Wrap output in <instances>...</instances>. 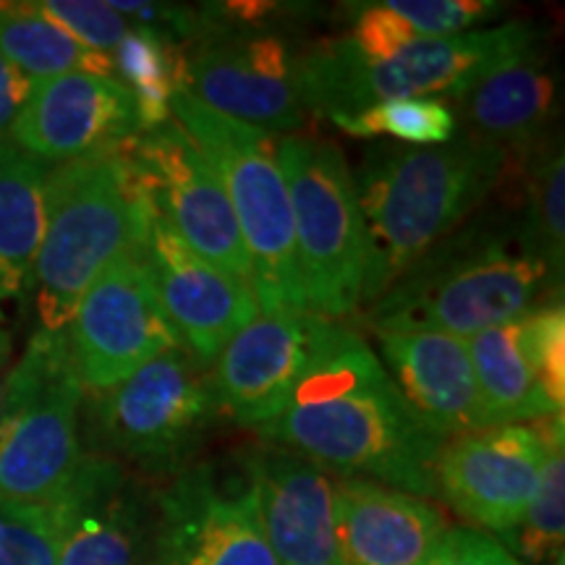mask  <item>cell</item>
Returning a JSON list of instances; mask_svg holds the SVG:
<instances>
[{"instance_id": "cell-9", "label": "cell", "mask_w": 565, "mask_h": 565, "mask_svg": "<svg viewBox=\"0 0 565 565\" xmlns=\"http://www.w3.org/2000/svg\"><path fill=\"white\" fill-rule=\"evenodd\" d=\"M84 395L66 330H34L3 383L0 494L51 503L63 490L84 456Z\"/></svg>"}, {"instance_id": "cell-35", "label": "cell", "mask_w": 565, "mask_h": 565, "mask_svg": "<svg viewBox=\"0 0 565 565\" xmlns=\"http://www.w3.org/2000/svg\"><path fill=\"white\" fill-rule=\"evenodd\" d=\"M424 565H526L503 542L475 526H448Z\"/></svg>"}, {"instance_id": "cell-12", "label": "cell", "mask_w": 565, "mask_h": 565, "mask_svg": "<svg viewBox=\"0 0 565 565\" xmlns=\"http://www.w3.org/2000/svg\"><path fill=\"white\" fill-rule=\"evenodd\" d=\"M563 427L561 412L534 424H505L450 437L435 466L437 498L479 532L511 536L540 484L550 437Z\"/></svg>"}, {"instance_id": "cell-36", "label": "cell", "mask_w": 565, "mask_h": 565, "mask_svg": "<svg viewBox=\"0 0 565 565\" xmlns=\"http://www.w3.org/2000/svg\"><path fill=\"white\" fill-rule=\"evenodd\" d=\"M30 76L21 74L17 66H11V63L0 55V139H6V134L11 131L21 105L30 97Z\"/></svg>"}, {"instance_id": "cell-34", "label": "cell", "mask_w": 565, "mask_h": 565, "mask_svg": "<svg viewBox=\"0 0 565 565\" xmlns=\"http://www.w3.org/2000/svg\"><path fill=\"white\" fill-rule=\"evenodd\" d=\"M351 51L364 63H380L404 51L408 42L419 40L398 13L387 9V3L359 6L356 24L345 34Z\"/></svg>"}, {"instance_id": "cell-1", "label": "cell", "mask_w": 565, "mask_h": 565, "mask_svg": "<svg viewBox=\"0 0 565 565\" xmlns=\"http://www.w3.org/2000/svg\"><path fill=\"white\" fill-rule=\"evenodd\" d=\"M254 433L324 471L437 498L435 466L445 440L416 416L372 345L345 322L324 320L286 406Z\"/></svg>"}, {"instance_id": "cell-16", "label": "cell", "mask_w": 565, "mask_h": 565, "mask_svg": "<svg viewBox=\"0 0 565 565\" xmlns=\"http://www.w3.org/2000/svg\"><path fill=\"white\" fill-rule=\"evenodd\" d=\"M9 134L32 158L61 166L121 147L141 131L131 92L116 76L61 74L32 82Z\"/></svg>"}, {"instance_id": "cell-3", "label": "cell", "mask_w": 565, "mask_h": 565, "mask_svg": "<svg viewBox=\"0 0 565 565\" xmlns=\"http://www.w3.org/2000/svg\"><path fill=\"white\" fill-rule=\"evenodd\" d=\"M545 288L563 286L529 252L519 225H469L362 309L372 333H443L469 341L532 312Z\"/></svg>"}, {"instance_id": "cell-17", "label": "cell", "mask_w": 565, "mask_h": 565, "mask_svg": "<svg viewBox=\"0 0 565 565\" xmlns=\"http://www.w3.org/2000/svg\"><path fill=\"white\" fill-rule=\"evenodd\" d=\"M324 320L309 312L259 315L210 364L223 416L257 429L275 419L307 370Z\"/></svg>"}, {"instance_id": "cell-6", "label": "cell", "mask_w": 565, "mask_h": 565, "mask_svg": "<svg viewBox=\"0 0 565 565\" xmlns=\"http://www.w3.org/2000/svg\"><path fill=\"white\" fill-rule=\"evenodd\" d=\"M171 116L215 168L236 215L252 265V291L259 312H307L296 265L294 212L280 166L278 134L212 113L179 92Z\"/></svg>"}, {"instance_id": "cell-21", "label": "cell", "mask_w": 565, "mask_h": 565, "mask_svg": "<svg viewBox=\"0 0 565 565\" xmlns=\"http://www.w3.org/2000/svg\"><path fill=\"white\" fill-rule=\"evenodd\" d=\"M380 362L416 416L440 435L477 433L484 427L469 345L443 333H374Z\"/></svg>"}, {"instance_id": "cell-31", "label": "cell", "mask_w": 565, "mask_h": 565, "mask_svg": "<svg viewBox=\"0 0 565 565\" xmlns=\"http://www.w3.org/2000/svg\"><path fill=\"white\" fill-rule=\"evenodd\" d=\"M524 349L536 383L555 408L565 406V307L563 301H547L521 317Z\"/></svg>"}, {"instance_id": "cell-10", "label": "cell", "mask_w": 565, "mask_h": 565, "mask_svg": "<svg viewBox=\"0 0 565 565\" xmlns=\"http://www.w3.org/2000/svg\"><path fill=\"white\" fill-rule=\"evenodd\" d=\"M66 338L84 393L108 391L181 345L154 288L147 249L113 259L89 282Z\"/></svg>"}, {"instance_id": "cell-38", "label": "cell", "mask_w": 565, "mask_h": 565, "mask_svg": "<svg viewBox=\"0 0 565 565\" xmlns=\"http://www.w3.org/2000/svg\"><path fill=\"white\" fill-rule=\"evenodd\" d=\"M141 565H166V563H162V557L158 555V550H154V553H152L150 557H147V561L141 563Z\"/></svg>"}, {"instance_id": "cell-14", "label": "cell", "mask_w": 565, "mask_h": 565, "mask_svg": "<svg viewBox=\"0 0 565 565\" xmlns=\"http://www.w3.org/2000/svg\"><path fill=\"white\" fill-rule=\"evenodd\" d=\"M45 505L58 526V565H141L154 553V487L116 458L84 450Z\"/></svg>"}, {"instance_id": "cell-15", "label": "cell", "mask_w": 565, "mask_h": 565, "mask_svg": "<svg viewBox=\"0 0 565 565\" xmlns=\"http://www.w3.org/2000/svg\"><path fill=\"white\" fill-rule=\"evenodd\" d=\"M154 500V550L166 565H278L244 471L225 477L210 463L186 466Z\"/></svg>"}, {"instance_id": "cell-22", "label": "cell", "mask_w": 565, "mask_h": 565, "mask_svg": "<svg viewBox=\"0 0 565 565\" xmlns=\"http://www.w3.org/2000/svg\"><path fill=\"white\" fill-rule=\"evenodd\" d=\"M557 100V74L547 66L540 47L492 71L475 89L466 92L461 100H456V118H463V131L492 141L508 160L526 158L550 137Z\"/></svg>"}, {"instance_id": "cell-7", "label": "cell", "mask_w": 565, "mask_h": 565, "mask_svg": "<svg viewBox=\"0 0 565 565\" xmlns=\"http://www.w3.org/2000/svg\"><path fill=\"white\" fill-rule=\"evenodd\" d=\"M82 414L92 454L116 458L145 479H173L221 408L210 366L175 345L124 383L84 395Z\"/></svg>"}, {"instance_id": "cell-24", "label": "cell", "mask_w": 565, "mask_h": 565, "mask_svg": "<svg viewBox=\"0 0 565 565\" xmlns=\"http://www.w3.org/2000/svg\"><path fill=\"white\" fill-rule=\"evenodd\" d=\"M475 370L484 427L526 424L561 414L542 393L524 349L521 317L466 341Z\"/></svg>"}, {"instance_id": "cell-23", "label": "cell", "mask_w": 565, "mask_h": 565, "mask_svg": "<svg viewBox=\"0 0 565 565\" xmlns=\"http://www.w3.org/2000/svg\"><path fill=\"white\" fill-rule=\"evenodd\" d=\"M51 166L11 139H0V294L17 301L32 291L45 236V179Z\"/></svg>"}, {"instance_id": "cell-5", "label": "cell", "mask_w": 565, "mask_h": 565, "mask_svg": "<svg viewBox=\"0 0 565 565\" xmlns=\"http://www.w3.org/2000/svg\"><path fill=\"white\" fill-rule=\"evenodd\" d=\"M540 40L532 21H508L454 38H419L393 58L364 63L349 40L333 38L296 55V74L309 116L349 118L398 97L461 100L492 71L540 51Z\"/></svg>"}, {"instance_id": "cell-27", "label": "cell", "mask_w": 565, "mask_h": 565, "mask_svg": "<svg viewBox=\"0 0 565 565\" xmlns=\"http://www.w3.org/2000/svg\"><path fill=\"white\" fill-rule=\"evenodd\" d=\"M113 74L131 92L139 131L171 121L173 97L183 87L181 47L147 26H131L110 55Z\"/></svg>"}, {"instance_id": "cell-19", "label": "cell", "mask_w": 565, "mask_h": 565, "mask_svg": "<svg viewBox=\"0 0 565 565\" xmlns=\"http://www.w3.org/2000/svg\"><path fill=\"white\" fill-rule=\"evenodd\" d=\"M160 303L175 335L196 362L210 366L233 335L257 320L259 303L249 282L212 267L166 223L154 221L147 242Z\"/></svg>"}, {"instance_id": "cell-37", "label": "cell", "mask_w": 565, "mask_h": 565, "mask_svg": "<svg viewBox=\"0 0 565 565\" xmlns=\"http://www.w3.org/2000/svg\"><path fill=\"white\" fill-rule=\"evenodd\" d=\"M3 294H0V366L6 364V359H9V351H11V335H9V328H6V312H3Z\"/></svg>"}, {"instance_id": "cell-20", "label": "cell", "mask_w": 565, "mask_h": 565, "mask_svg": "<svg viewBox=\"0 0 565 565\" xmlns=\"http://www.w3.org/2000/svg\"><path fill=\"white\" fill-rule=\"evenodd\" d=\"M333 519L343 565H424L448 532L433 500L356 477L333 479Z\"/></svg>"}, {"instance_id": "cell-26", "label": "cell", "mask_w": 565, "mask_h": 565, "mask_svg": "<svg viewBox=\"0 0 565 565\" xmlns=\"http://www.w3.org/2000/svg\"><path fill=\"white\" fill-rule=\"evenodd\" d=\"M519 162L524 183V217L519 233L536 259H542L555 282L565 267V160L563 141L547 137Z\"/></svg>"}, {"instance_id": "cell-18", "label": "cell", "mask_w": 565, "mask_h": 565, "mask_svg": "<svg viewBox=\"0 0 565 565\" xmlns=\"http://www.w3.org/2000/svg\"><path fill=\"white\" fill-rule=\"evenodd\" d=\"M259 524L278 565H343L335 542L333 477L307 456L257 445L242 458Z\"/></svg>"}, {"instance_id": "cell-28", "label": "cell", "mask_w": 565, "mask_h": 565, "mask_svg": "<svg viewBox=\"0 0 565 565\" xmlns=\"http://www.w3.org/2000/svg\"><path fill=\"white\" fill-rule=\"evenodd\" d=\"M565 433H555L547 443V456L540 471V484L524 521L511 536L508 550L532 563H555L565 542Z\"/></svg>"}, {"instance_id": "cell-8", "label": "cell", "mask_w": 565, "mask_h": 565, "mask_svg": "<svg viewBox=\"0 0 565 565\" xmlns=\"http://www.w3.org/2000/svg\"><path fill=\"white\" fill-rule=\"evenodd\" d=\"M280 166L294 212L307 312L343 322L362 303L366 242L353 173L333 141L282 134Z\"/></svg>"}, {"instance_id": "cell-32", "label": "cell", "mask_w": 565, "mask_h": 565, "mask_svg": "<svg viewBox=\"0 0 565 565\" xmlns=\"http://www.w3.org/2000/svg\"><path fill=\"white\" fill-rule=\"evenodd\" d=\"M32 6L76 42L103 55H113L118 42L134 26L110 3H97V0H42Z\"/></svg>"}, {"instance_id": "cell-25", "label": "cell", "mask_w": 565, "mask_h": 565, "mask_svg": "<svg viewBox=\"0 0 565 565\" xmlns=\"http://www.w3.org/2000/svg\"><path fill=\"white\" fill-rule=\"evenodd\" d=\"M0 55L32 82L61 74L113 76L110 55L89 51L32 3H0Z\"/></svg>"}, {"instance_id": "cell-30", "label": "cell", "mask_w": 565, "mask_h": 565, "mask_svg": "<svg viewBox=\"0 0 565 565\" xmlns=\"http://www.w3.org/2000/svg\"><path fill=\"white\" fill-rule=\"evenodd\" d=\"M0 565H58L51 508L0 494Z\"/></svg>"}, {"instance_id": "cell-4", "label": "cell", "mask_w": 565, "mask_h": 565, "mask_svg": "<svg viewBox=\"0 0 565 565\" xmlns=\"http://www.w3.org/2000/svg\"><path fill=\"white\" fill-rule=\"evenodd\" d=\"M124 145L47 173L45 236L32 275L42 330L63 333L89 282L113 259L147 249L158 210Z\"/></svg>"}, {"instance_id": "cell-2", "label": "cell", "mask_w": 565, "mask_h": 565, "mask_svg": "<svg viewBox=\"0 0 565 565\" xmlns=\"http://www.w3.org/2000/svg\"><path fill=\"white\" fill-rule=\"evenodd\" d=\"M508 158L492 141L458 129L437 147H377L353 173L364 221L362 303L383 296L505 179Z\"/></svg>"}, {"instance_id": "cell-11", "label": "cell", "mask_w": 565, "mask_h": 565, "mask_svg": "<svg viewBox=\"0 0 565 565\" xmlns=\"http://www.w3.org/2000/svg\"><path fill=\"white\" fill-rule=\"evenodd\" d=\"M145 179L158 217L212 267L252 286L249 254L223 181L196 141L171 118L124 145Z\"/></svg>"}, {"instance_id": "cell-33", "label": "cell", "mask_w": 565, "mask_h": 565, "mask_svg": "<svg viewBox=\"0 0 565 565\" xmlns=\"http://www.w3.org/2000/svg\"><path fill=\"white\" fill-rule=\"evenodd\" d=\"M387 9L412 26L416 38H454L498 17V0H387Z\"/></svg>"}, {"instance_id": "cell-13", "label": "cell", "mask_w": 565, "mask_h": 565, "mask_svg": "<svg viewBox=\"0 0 565 565\" xmlns=\"http://www.w3.org/2000/svg\"><path fill=\"white\" fill-rule=\"evenodd\" d=\"M212 19V17H210ZM212 113L270 134H291L307 124L296 55L273 32H210L183 53V87Z\"/></svg>"}, {"instance_id": "cell-29", "label": "cell", "mask_w": 565, "mask_h": 565, "mask_svg": "<svg viewBox=\"0 0 565 565\" xmlns=\"http://www.w3.org/2000/svg\"><path fill=\"white\" fill-rule=\"evenodd\" d=\"M330 121L351 137H393L414 147L445 145L461 129L456 110L429 97H398Z\"/></svg>"}]
</instances>
